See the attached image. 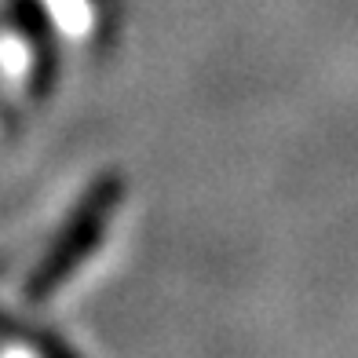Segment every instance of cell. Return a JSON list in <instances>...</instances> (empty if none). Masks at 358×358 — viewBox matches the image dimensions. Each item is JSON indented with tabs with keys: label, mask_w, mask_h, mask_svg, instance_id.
Here are the masks:
<instances>
[{
	"label": "cell",
	"mask_w": 358,
	"mask_h": 358,
	"mask_svg": "<svg viewBox=\"0 0 358 358\" xmlns=\"http://www.w3.org/2000/svg\"><path fill=\"white\" fill-rule=\"evenodd\" d=\"M121 201H124V187L113 176L103 179V183L88 194V201L77 213V220H73V227L66 231V238H62L55 259H48V267L41 271V278H37V285L44 292L59 289L77 267H85L88 259L99 252L103 238L113 231V223H117Z\"/></svg>",
	"instance_id": "1"
},
{
	"label": "cell",
	"mask_w": 358,
	"mask_h": 358,
	"mask_svg": "<svg viewBox=\"0 0 358 358\" xmlns=\"http://www.w3.org/2000/svg\"><path fill=\"white\" fill-rule=\"evenodd\" d=\"M48 11L70 41H92L106 19L103 0H48Z\"/></svg>",
	"instance_id": "2"
}]
</instances>
